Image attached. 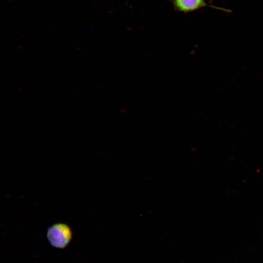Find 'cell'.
<instances>
[{
	"label": "cell",
	"mask_w": 263,
	"mask_h": 263,
	"mask_svg": "<svg viewBox=\"0 0 263 263\" xmlns=\"http://www.w3.org/2000/svg\"><path fill=\"white\" fill-rule=\"evenodd\" d=\"M73 234V231L68 225L57 222L52 224L47 228L46 237L53 247L63 249L71 242Z\"/></svg>",
	"instance_id": "1"
},
{
	"label": "cell",
	"mask_w": 263,
	"mask_h": 263,
	"mask_svg": "<svg viewBox=\"0 0 263 263\" xmlns=\"http://www.w3.org/2000/svg\"><path fill=\"white\" fill-rule=\"evenodd\" d=\"M172 1L173 7L176 11L185 13L192 12L206 6L219 9L208 5L205 0H172Z\"/></svg>",
	"instance_id": "2"
}]
</instances>
